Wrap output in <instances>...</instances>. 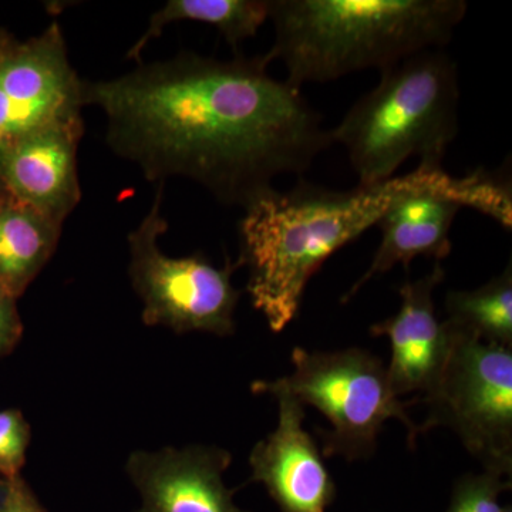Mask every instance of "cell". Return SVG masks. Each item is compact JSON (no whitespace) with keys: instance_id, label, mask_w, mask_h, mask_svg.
<instances>
[{"instance_id":"cell-12","label":"cell","mask_w":512,"mask_h":512,"mask_svg":"<svg viewBox=\"0 0 512 512\" xmlns=\"http://www.w3.org/2000/svg\"><path fill=\"white\" fill-rule=\"evenodd\" d=\"M83 117L23 138L0 156V184L10 197L63 227L82 200L77 148Z\"/></svg>"},{"instance_id":"cell-10","label":"cell","mask_w":512,"mask_h":512,"mask_svg":"<svg viewBox=\"0 0 512 512\" xmlns=\"http://www.w3.org/2000/svg\"><path fill=\"white\" fill-rule=\"evenodd\" d=\"M269 396L278 400V424L249 454L251 481L264 485L281 512L328 511L338 488L319 444L303 426L305 406L284 392Z\"/></svg>"},{"instance_id":"cell-7","label":"cell","mask_w":512,"mask_h":512,"mask_svg":"<svg viewBox=\"0 0 512 512\" xmlns=\"http://www.w3.org/2000/svg\"><path fill=\"white\" fill-rule=\"evenodd\" d=\"M423 400L427 419L419 426V434L446 427L457 434L485 473L511 478V348L453 330L446 365Z\"/></svg>"},{"instance_id":"cell-21","label":"cell","mask_w":512,"mask_h":512,"mask_svg":"<svg viewBox=\"0 0 512 512\" xmlns=\"http://www.w3.org/2000/svg\"><path fill=\"white\" fill-rule=\"evenodd\" d=\"M10 487V480L3 476H0V512L3 510V505L6 503V498H8Z\"/></svg>"},{"instance_id":"cell-22","label":"cell","mask_w":512,"mask_h":512,"mask_svg":"<svg viewBox=\"0 0 512 512\" xmlns=\"http://www.w3.org/2000/svg\"><path fill=\"white\" fill-rule=\"evenodd\" d=\"M12 40H9L8 37H5V35H0V56L3 55V53L6 52V50L9 49L10 46L13 45Z\"/></svg>"},{"instance_id":"cell-15","label":"cell","mask_w":512,"mask_h":512,"mask_svg":"<svg viewBox=\"0 0 512 512\" xmlns=\"http://www.w3.org/2000/svg\"><path fill=\"white\" fill-rule=\"evenodd\" d=\"M271 0H170L150 18L144 35L127 52L128 59L141 60L144 47L175 22H200L218 30L229 46L254 37L269 20Z\"/></svg>"},{"instance_id":"cell-17","label":"cell","mask_w":512,"mask_h":512,"mask_svg":"<svg viewBox=\"0 0 512 512\" xmlns=\"http://www.w3.org/2000/svg\"><path fill=\"white\" fill-rule=\"evenodd\" d=\"M511 490V480L491 473L458 478L447 512H500V495Z\"/></svg>"},{"instance_id":"cell-6","label":"cell","mask_w":512,"mask_h":512,"mask_svg":"<svg viewBox=\"0 0 512 512\" xmlns=\"http://www.w3.org/2000/svg\"><path fill=\"white\" fill-rule=\"evenodd\" d=\"M163 201L164 183H160L150 211L127 238L128 276L143 302V322L175 333L234 335L241 292L232 285V275L241 266L228 259L224 268H217L200 254L165 255L158 245L168 229Z\"/></svg>"},{"instance_id":"cell-20","label":"cell","mask_w":512,"mask_h":512,"mask_svg":"<svg viewBox=\"0 0 512 512\" xmlns=\"http://www.w3.org/2000/svg\"><path fill=\"white\" fill-rule=\"evenodd\" d=\"M2 512H47L22 476L12 478Z\"/></svg>"},{"instance_id":"cell-9","label":"cell","mask_w":512,"mask_h":512,"mask_svg":"<svg viewBox=\"0 0 512 512\" xmlns=\"http://www.w3.org/2000/svg\"><path fill=\"white\" fill-rule=\"evenodd\" d=\"M83 80L57 22L0 56V156L47 127L83 117Z\"/></svg>"},{"instance_id":"cell-14","label":"cell","mask_w":512,"mask_h":512,"mask_svg":"<svg viewBox=\"0 0 512 512\" xmlns=\"http://www.w3.org/2000/svg\"><path fill=\"white\" fill-rule=\"evenodd\" d=\"M62 227L28 205L0 202V288L12 298L26 291L55 254Z\"/></svg>"},{"instance_id":"cell-4","label":"cell","mask_w":512,"mask_h":512,"mask_svg":"<svg viewBox=\"0 0 512 512\" xmlns=\"http://www.w3.org/2000/svg\"><path fill=\"white\" fill-rule=\"evenodd\" d=\"M372 92L360 97L329 130L348 151L359 185L383 183L417 157L441 167L458 134L457 64L443 49H429L383 70Z\"/></svg>"},{"instance_id":"cell-24","label":"cell","mask_w":512,"mask_h":512,"mask_svg":"<svg viewBox=\"0 0 512 512\" xmlns=\"http://www.w3.org/2000/svg\"><path fill=\"white\" fill-rule=\"evenodd\" d=\"M500 512H512L511 504L501 505V511Z\"/></svg>"},{"instance_id":"cell-13","label":"cell","mask_w":512,"mask_h":512,"mask_svg":"<svg viewBox=\"0 0 512 512\" xmlns=\"http://www.w3.org/2000/svg\"><path fill=\"white\" fill-rule=\"evenodd\" d=\"M444 276V269L436 262L430 274L404 282L399 289V311L369 330L375 338L389 339L392 357L387 375L397 397L429 393L446 365L453 330L437 316L433 299Z\"/></svg>"},{"instance_id":"cell-19","label":"cell","mask_w":512,"mask_h":512,"mask_svg":"<svg viewBox=\"0 0 512 512\" xmlns=\"http://www.w3.org/2000/svg\"><path fill=\"white\" fill-rule=\"evenodd\" d=\"M22 332L16 299L0 288V357L15 349L22 338Z\"/></svg>"},{"instance_id":"cell-23","label":"cell","mask_w":512,"mask_h":512,"mask_svg":"<svg viewBox=\"0 0 512 512\" xmlns=\"http://www.w3.org/2000/svg\"><path fill=\"white\" fill-rule=\"evenodd\" d=\"M8 192L5 191V188L2 187V184H0V202L5 200L6 197H8Z\"/></svg>"},{"instance_id":"cell-5","label":"cell","mask_w":512,"mask_h":512,"mask_svg":"<svg viewBox=\"0 0 512 512\" xmlns=\"http://www.w3.org/2000/svg\"><path fill=\"white\" fill-rule=\"evenodd\" d=\"M293 372L276 380H256L252 393L291 394L303 406L318 409L330 423L319 430L323 457L367 460L376 451L377 436L387 420L402 421L414 446L419 426L407 414L412 402H402L393 392L387 366L365 349L292 352Z\"/></svg>"},{"instance_id":"cell-18","label":"cell","mask_w":512,"mask_h":512,"mask_svg":"<svg viewBox=\"0 0 512 512\" xmlns=\"http://www.w3.org/2000/svg\"><path fill=\"white\" fill-rule=\"evenodd\" d=\"M30 426L16 409L0 410V476L12 480L20 476L26 463Z\"/></svg>"},{"instance_id":"cell-8","label":"cell","mask_w":512,"mask_h":512,"mask_svg":"<svg viewBox=\"0 0 512 512\" xmlns=\"http://www.w3.org/2000/svg\"><path fill=\"white\" fill-rule=\"evenodd\" d=\"M463 207L493 218L510 231V175L480 168L464 177H451L447 183L421 188L394 201L377 222L382 241L372 264L345 293L342 303L349 302L370 279L386 274L396 265L409 269L419 256L434 258L436 262L447 258L453 248L451 227Z\"/></svg>"},{"instance_id":"cell-16","label":"cell","mask_w":512,"mask_h":512,"mask_svg":"<svg viewBox=\"0 0 512 512\" xmlns=\"http://www.w3.org/2000/svg\"><path fill=\"white\" fill-rule=\"evenodd\" d=\"M451 329L490 345L512 349V266L473 291H448L444 299Z\"/></svg>"},{"instance_id":"cell-2","label":"cell","mask_w":512,"mask_h":512,"mask_svg":"<svg viewBox=\"0 0 512 512\" xmlns=\"http://www.w3.org/2000/svg\"><path fill=\"white\" fill-rule=\"evenodd\" d=\"M453 175L419 164L416 170L349 191L299 181L275 188L244 208L239 221V266L248 268L247 292L269 328L282 332L301 309L306 286L320 266L377 225L403 195L447 183Z\"/></svg>"},{"instance_id":"cell-3","label":"cell","mask_w":512,"mask_h":512,"mask_svg":"<svg viewBox=\"0 0 512 512\" xmlns=\"http://www.w3.org/2000/svg\"><path fill=\"white\" fill-rule=\"evenodd\" d=\"M468 9L464 0H271L275 40L269 62L286 82L328 83L389 69L407 57L443 49Z\"/></svg>"},{"instance_id":"cell-11","label":"cell","mask_w":512,"mask_h":512,"mask_svg":"<svg viewBox=\"0 0 512 512\" xmlns=\"http://www.w3.org/2000/svg\"><path fill=\"white\" fill-rule=\"evenodd\" d=\"M231 464L232 454L217 446L134 451L126 463L140 495L134 512H251L235 504V491L225 484Z\"/></svg>"},{"instance_id":"cell-1","label":"cell","mask_w":512,"mask_h":512,"mask_svg":"<svg viewBox=\"0 0 512 512\" xmlns=\"http://www.w3.org/2000/svg\"><path fill=\"white\" fill-rule=\"evenodd\" d=\"M269 63L181 52L116 79L83 80L84 106L103 111L107 146L147 180L187 178L221 204L247 208L332 144L302 90L272 77Z\"/></svg>"}]
</instances>
